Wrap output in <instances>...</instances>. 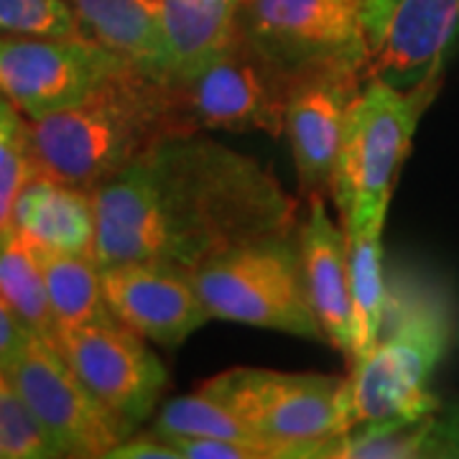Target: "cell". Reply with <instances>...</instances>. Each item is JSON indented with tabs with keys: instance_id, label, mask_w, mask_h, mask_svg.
Here are the masks:
<instances>
[{
	"instance_id": "obj_28",
	"label": "cell",
	"mask_w": 459,
	"mask_h": 459,
	"mask_svg": "<svg viewBox=\"0 0 459 459\" xmlns=\"http://www.w3.org/2000/svg\"><path fill=\"white\" fill-rule=\"evenodd\" d=\"M105 459H181V455L169 439L151 431L143 437H126Z\"/></svg>"
},
{
	"instance_id": "obj_2",
	"label": "cell",
	"mask_w": 459,
	"mask_h": 459,
	"mask_svg": "<svg viewBox=\"0 0 459 459\" xmlns=\"http://www.w3.org/2000/svg\"><path fill=\"white\" fill-rule=\"evenodd\" d=\"M181 128L169 80L126 65L92 95L29 120L36 177L92 192Z\"/></svg>"
},
{
	"instance_id": "obj_19",
	"label": "cell",
	"mask_w": 459,
	"mask_h": 459,
	"mask_svg": "<svg viewBox=\"0 0 459 459\" xmlns=\"http://www.w3.org/2000/svg\"><path fill=\"white\" fill-rule=\"evenodd\" d=\"M383 225L385 220H368L344 228L352 299V365L373 350L385 319L388 286L383 279Z\"/></svg>"
},
{
	"instance_id": "obj_27",
	"label": "cell",
	"mask_w": 459,
	"mask_h": 459,
	"mask_svg": "<svg viewBox=\"0 0 459 459\" xmlns=\"http://www.w3.org/2000/svg\"><path fill=\"white\" fill-rule=\"evenodd\" d=\"M424 457L459 459V409L437 411L424 442Z\"/></svg>"
},
{
	"instance_id": "obj_18",
	"label": "cell",
	"mask_w": 459,
	"mask_h": 459,
	"mask_svg": "<svg viewBox=\"0 0 459 459\" xmlns=\"http://www.w3.org/2000/svg\"><path fill=\"white\" fill-rule=\"evenodd\" d=\"M164 16L169 74L184 80L207 65L235 39L240 0H159Z\"/></svg>"
},
{
	"instance_id": "obj_12",
	"label": "cell",
	"mask_w": 459,
	"mask_h": 459,
	"mask_svg": "<svg viewBox=\"0 0 459 459\" xmlns=\"http://www.w3.org/2000/svg\"><path fill=\"white\" fill-rule=\"evenodd\" d=\"M365 82L360 66H332L301 74L286 100V123L299 189L304 197L329 195L350 108Z\"/></svg>"
},
{
	"instance_id": "obj_30",
	"label": "cell",
	"mask_w": 459,
	"mask_h": 459,
	"mask_svg": "<svg viewBox=\"0 0 459 459\" xmlns=\"http://www.w3.org/2000/svg\"><path fill=\"white\" fill-rule=\"evenodd\" d=\"M29 138V123L5 95H0V143Z\"/></svg>"
},
{
	"instance_id": "obj_26",
	"label": "cell",
	"mask_w": 459,
	"mask_h": 459,
	"mask_svg": "<svg viewBox=\"0 0 459 459\" xmlns=\"http://www.w3.org/2000/svg\"><path fill=\"white\" fill-rule=\"evenodd\" d=\"M179 449L181 459H265L261 449L217 437H164Z\"/></svg>"
},
{
	"instance_id": "obj_15",
	"label": "cell",
	"mask_w": 459,
	"mask_h": 459,
	"mask_svg": "<svg viewBox=\"0 0 459 459\" xmlns=\"http://www.w3.org/2000/svg\"><path fill=\"white\" fill-rule=\"evenodd\" d=\"M301 268L314 314L325 329L327 342L342 350L350 360L352 350V299L347 268V235L340 230L327 207L325 195L309 197V217L299 235Z\"/></svg>"
},
{
	"instance_id": "obj_4",
	"label": "cell",
	"mask_w": 459,
	"mask_h": 459,
	"mask_svg": "<svg viewBox=\"0 0 459 459\" xmlns=\"http://www.w3.org/2000/svg\"><path fill=\"white\" fill-rule=\"evenodd\" d=\"M437 87L439 74L413 90L365 80L347 115L329 186L344 228L385 220L398 169L409 156L416 126Z\"/></svg>"
},
{
	"instance_id": "obj_33",
	"label": "cell",
	"mask_w": 459,
	"mask_h": 459,
	"mask_svg": "<svg viewBox=\"0 0 459 459\" xmlns=\"http://www.w3.org/2000/svg\"><path fill=\"white\" fill-rule=\"evenodd\" d=\"M0 459H8V455H5V446H3V442H0Z\"/></svg>"
},
{
	"instance_id": "obj_10",
	"label": "cell",
	"mask_w": 459,
	"mask_h": 459,
	"mask_svg": "<svg viewBox=\"0 0 459 459\" xmlns=\"http://www.w3.org/2000/svg\"><path fill=\"white\" fill-rule=\"evenodd\" d=\"M126 65L90 39L0 33V95L29 120L82 102Z\"/></svg>"
},
{
	"instance_id": "obj_5",
	"label": "cell",
	"mask_w": 459,
	"mask_h": 459,
	"mask_svg": "<svg viewBox=\"0 0 459 459\" xmlns=\"http://www.w3.org/2000/svg\"><path fill=\"white\" fill-rule=\"evenodd\" d=\"M235 409L273 452V459H327L347 431L350 377L232 368L199 385Z\"/></svg>"
},
{
	"instance_id": "obj_20",
	"label": "cell",
	"mask_w": 459,
	"mask_h": 459,
	"mask_svg": "<svg viewBox=\"0 0 459 459\" xmlns=\"http://www.w3.org/2000/svg\"><path fill=\"white\" fill-rule=\"evenodd\" d=\"M33 250V247H31ZM47 281L56 329L117 322L102 289V268L92 255L33 250Z\"/></svg>"
},
{
	"instance_id": "obj_29",
	"label": "cell",
	"mask_w": 459,
	"mask_h": 459,
	"mask_svg": "<svg viewBox=\"0 0 459 459\" xmlns=\"http://www.w3.org/2000/svg\"><path fill=\"white\" fill-rule=\"evenodd\" d=\"M31 337L33 332L26 327V322L0 296V370L16 358L18 352L29 344Z\"/></svg>"
},
{
	"instance_id": "obj_32",
	"label": "cell",
	"mask_w": 459,
	"mask_h": 459,
	"mask_svg": "<svg viewBox=\"0 0 459 459\" xmlns=\"http://www.w3.org/2000/svg\"><path fill=\"white\" fill-rule=\"evenodd\" d=\"M13 207H16V202L0 192V240L16 230L13 228Z\"/></svg>"
},
{
	"instance_id": "obj_11",
	"label": "cell",
	"mask_w": 459,
	"mask_h": 459,
	"mask_svg": "<svg viewBox=\"0 0 459 459\" xmlns=\"http://www.w3.org/2000/svg\"><path fill=\"white\" fill-rule=\"evenodd\" d=\"M51 342L80 376L90 394L135 431L159 406L166 368L141 334L120 322L56 329Z\"/></svg>"
},
{
	"instance_id": "obj_9",
	"label": "cell",
	"mask_w": 459,
	"mask_h": 459,
	"mask_svg": "<svg viewBox=\"0 0 459 459\" xmlns=\"http://www.w3.org/2000/svg\"><path fill=\"white\" fill-rule=\"evenodd\" d=\"M3 373L11 377L59 457H108L113 446L133 434L123 419L90 394L47 337L33 334Z\"/></svg>"
},
{
	"instance_id": "obj_3",
	"label": "cell",
	"mask_w": 459,
	"mask_h": 459,
	"mask_svg": "<svg viewBox=\"0 0 459 459\" xmlns=\"http://www.w3.org/2000/svg\"><path fill=\"white\" fill-rule=\"evenodd\" d=\"M452 340V316L424 289L388 294L385 319L373 350L352 365L347 431L413 424L439 411L429 380Z\"/></svg>"
},
{
	"instance_id": "obj_1",
	"label": "cell",
	"mask_w": 459,
	"mask_h": 459,
	"mask_svg": "<svg viewBox=\"0 0 459 459\" xmlns=\"http://www.w3.org/2000/svg\"><path fill=\"white\" fill-rule=\"evenodd\" d=\"M100 268L159 263L192 273L246 243L291 235L296 199L258 159L204 133L171 135L92 189Z\"/></svg>"
},
{
	"instance_id": "obj_31",
	"label": "cell",
	"mask_w": 459,
	"mask_h": 459,
	"mask_svg": "<svg viewBox=\"0 0 459 459\" xmlns=\"http://www.w3.org/2000/svg\"><path fill=\"white\" fill-rule=\"evenodd\" d=\"M395 0H368V8H370V23H373V51L380 44L383 39V31H385V23L391 18V11H394Z\"/></svg>"
},
{
	"instance_id": "obj_8",
	"label": "cell",
	"mask_w": 459,
	"mask_h": 459,
	"mask_svg": "<svg viewBox=\"0 0 459 459\" xmlns=\"http://www.w3.org/2000/svg\"><path fill=\"white\" fill-rule=\"evenodd\" d=\"M171 82V80H169ZM184 133H283L291 80L268 65L235 29V39L195 74L171 82Z\"/></svg>"
},
{
	"instance_id": "obj_6",
	"label": "cell",
	"mask_w": 459,
	"mask_h": 459,
	"mask_svg": "<svg viewBox=\"0 0 459 459\" xmlns=\"http://www.w3.org/2000/svg\"><path fill=\"white\" fill-rule=\"evenodd\" d=\"M189 276L212 319L327 342L307 294L301 253L289 235L225 250Z\"/></svg>"
},
{
	"instance_id": "obj_25",
	"label": "cell",
	"mask_w": 459,
	"mask_h": 459,
	"mask_svg": "<svg viewBox=\"0 0 459 459\" xmlns=\"http://www.w3.org/2000/svg\"><path fill=\"white\" fill-rule=\"evenodd\" d=\"M0 33L84 39L66 0H0Z\"/></svg>"
},
{
	"instance_id": "obj_14",
	"label": "cell",
	"mask_w": 459,
	"mask_h": 459,
	"mask_svg": "<svg viewBox=\"0 0 459 459\" xmlns=\"http://www.w3.org/2000/svg\"><path fill=\"white\" fill-rule=\"evenodd\" d=\"M457 29L459 0H395L362 77L398 90L424 84L439 74Z\"/></svg>"
},
{
	"instance_id": "obj_13",
	"label": "cell",
	"mask_w": 459,
	"mask_h": 459,
	"mask_svg": "<svg viewBox=\"0 0 459 459\" xmlns=\"http://www.w3.org/2000/svg\"><path fill=\"white\" fill-rule=\"evenodd\" d=\"M102 289L113 316L161 347H179L212 319L186 271L159 263L102 268Z\"/></svg>"
},
{
	"instance_id": "obj_21",
	"label": "cell",
	"mask_w": 459,
	"mask_h": 459,
	"mask_svg": "<svg viewBox=\"0 0 459 459\" xmlns=\"http://www.w3.org/2000/svg\"><path fill=\"white\" fill-rule=\"evenodd\" d=\"M159 437H217L230 442L247 444L261 449L263 457L273 459L271 446L263 442L261 434L247 424L225 401L199 388L197 394L181 395L161 406L159 419L151 429Z\"/></svg>"
},
{
	"instance_id": "obj_7",
	"label": "cell",
	"mask_w": 459,
	"mask_h": 459,
	"mask_svg": "<svg viewBox=\"0 0 459 459\" xmlns=\"http://www.w3.org/2000/svg\"><path fill=\"white\" fill-rule=\"evenodd\" d=\"M235 29L291 82L332 66L365 74L373 54L368 0H240Z\"/></svg>"
},
{
	"instance_id": "obj_22",
	"label": "cell",
	"mask_w": 459,
	"mask_h": 459,
	"mask_svg": "<svg viewBox=\"0 0 459 459\" xmlns=\"http://www.w3.org/2000/svg\"><path fill=\"white\" fill-rule=\"evenodd\" d=\"M0 296L33 334L54 340L56 319L51 312L47 281L36 253L16 230L0 240Z\"/></svg>"
},
{
	"instance_id": "obj_24",
	"label": "cell",
	"mask_w": 459,
	"mask_h": 459,
	"mask_svg": "<svg viewBox=\"0 0 459 459\" xmlns=\"http://www.w3.org/2000/svg\"><path fill=\"white\" fill-rule=\"evenodd\" d=\"M0 442L8 459L59 457L47 431L39 427L29 406L13 388L11 377L0 370Z\"/></svg>"
},
{
	"instance_id": "obj_17",
	"label": "cell",
	"mask_w": 459,
	"mask_h": 459,
	"mask_svg": "<svg viewBox=\"0 0 459 459\" xmlns=\"http://www.w3.org/2000/svg\"><path fill=\"white\" fill-rule=\"evenodd\" d=\"M84 39L110 49L128 65L166 80L164 16L159 0H66Z\"/></svg>"
},
{
	"instance_id": "obj_16",
	"label": "cell",
	"mask_w": 459,
	"mask_h": 459,
	"mask_svg": "<svg viewBox=\"0 0 459 459\" xmlns=\"http://www.w3.org/2000/svg\"><path fill=\"white\" fill-rule=\"evenodd\" d=\"M13 228L33 250L92 255V192L47 177H33L16 199Z\"/></svg>"
},
{
	"instance_id": "obj_23",
	"label": "cell",
	"mask_w": 459,
	"mask_h": 459,
	"mask_svg": "<svg viewBox=\"0 0 459 459\" xmlns=\"http://www.w3.org/2000/svg\"><path fill=\"white\" fill-rule=\"evenodd\" d=\"M434 413L413 424L358 427L329 444L327 459H416L424 457L429 427Z\"/></svg>"
}]
</instances>
